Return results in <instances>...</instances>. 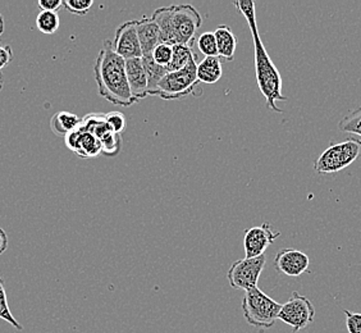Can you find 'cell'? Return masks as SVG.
I'll return each instance as SVG.
<instances>
[{
	"mask_svg": "<svg viewBox=\"0 0 361 333\" xmlns=\"http://www.w3.org/2000/svg\"><path fill=\"white\" fill-rule=\"evenodd\" d=\"M361 157V141L348 139L338 144L328 146L314 163V171L318 174H338Z\"/></svg>",
	"mask_w": 361,
	"mask_h": 333,
	"instance_id": "5b68a950",
	"label": "cell"
},
{
	"mask_svg": "<svg viewBox=\"0 0 361 333\" xmlns=\"http://www.w3.org/2000/svg\"><path fill=\"white\" fill-rule=\"evenodd\" d=\"M61 25L59 16L56 12H47L42 11L36 17V28L39 31L45 35H53L56 34Z\"/></svg>",
	"mask_w": 361,
	"mask_h": 333,
	"instance_id": "ffe728a7",
	"label": "cell"
},
{
	"mask_svg": "<svg viewBox=\"0 0 361 333\" xmlns=\"http://www.w3.org/2000/svg\"><path fill=\"white\" fill-rule=\"evenodd\" d=\"M153 20L160 31L161 42L169 45H190L202 28V14L191 4L158 8Z\"/></svg>",
	"mask_w": 361,
	"mask_h": 333,
	"instance_id": "3957f363",
	"label": "cell"
},
{
	"mask_svg": "<svg viewBox=\"0 0 361 333\" xmlns=\"http://www.w3.org/2000/svg\"><path fill=\"white\" fill-rule=\"evenodd\" d=\"M265 263H267L265 255L238 259L231 265L227 273L229 286L235 290H245V291L257 287V282L263 273Z\"/></svg>",
	"mask_w": 361,
	"mask_h": 333,
	"instance_id": "ba28073f",
	"label": "cell"
},
{
	"mask_svg": "<svg viewBox=\"0 0 361 333\" xmlns=\"http://www.w3.org/2000/svg\"><path fill=\"white\" fill-rule=\"evenodd\" d=\"M126 75L128 81V87L131 91L133 100L137 103L145 99L147 94V76H146L141 58L126 61Z\"/></svg>",
	"mask_w": 361,
	"mask_h": 333,
	"instance_id": "4fadbf2b",
	"label": "cell"
},
{
	"mask_svg": "<svg viewBox=\"0 0 361 333\" xmlns=\"http://www.w3.org/2000/svg\"><path fill=\"white\" fill-rule=\"evenodd\" d=\"M233 6L237 11L243 14L245 20L250 28L252 42H254V58H255V73H257V83L260 92L264 95L267 100V107L273 111L283 113L281 108H278L277 102H286L287 97L282 94V77L278 71L276 64L273 63L271 56L268 54L264 44L259 35L257 23V12H255V3L250 0H240L235 1Z\"/></svg>",
	"mask_w": 361,
	"mask_h": 333,
	"instance_id": "6da1fadb",
	"label": "cell"
},
{
	"mask_svg": "<svg viewBox=\"0 0 361 333\" xmlns=\"http://www.w3.org/2000/svg\"><path fill=\"white\" fill-rule=\"evenodd\" d=\"M3 86H4V83H3V77L0 75V92L3 90Z\"/></svg>",
	"mask_w": 361,
	"mask_h": 333,
	"instance_id": "1f68e13d",
	"label": "cell"
},
{
	"mask_svg": "<svg viewBox=\"0 0 361 333\" xmlns=\"http://www.w3.org/2000/svg\"><path fill=\"white\" fill-rule=\"evenodd\" d=\"M315 318V308L313 303L300 295L299 292L293 291L288 301L282 305L278 320H282L287 326L292 328V333L299 332L310 326Z\"/></svg>",
	"mask_w": 361,
	"mask_h": 333,
	"instance_id": "52a82bcc",
	"label": "cell"
},
{
	"mask_svg": "<svg viewBox=\"0 0 361 333\" xmlns=\"http://www.w3.org/2000/svg\"><path fill=\"white\" fill-rule=\"evenodd\" d=\"M194 61H197V56H195L192 48L190 45H173V54L172 61L168 64V72L183 70L188 64Z\"/></svg>",
	"mask_w": 361,
	"mask_h": 333,
	"instance_id": "d6986e66",
	"label": "cell"
},
{
	"mask_svg": "<svg viewBox=\"0 0 361 333\" xmlns=\"http://www.w3.org/2000/svg\"><path fill=\"white\" fill-rule=\"evenodd\" d=\"M81 121L78 116L71 111H59L56 116H53V119L50 121V128L58 136H67L71 132L77 130Z\"/></svg>",
	"mask_w": 361,
	"mask_h": 333,
	"instance_id": "e0dca14e",
	"label": "cell"
},
{
	"mask_svg": "<svg viewBox=\"0 0 361 333\" xmlns=\"http://www.w3.org/2000/svg\"><path fill=\"white\" fill-rule=\"evenodd\" d=\"M141 61H142V66H144V70H145L146 76H147V94L153 97L158 83L163 77L167 75L168 71L167 68H164V67H161L159 64L154 62L152 54L142 56Z\"/></svg>",
	"mask_w": 361,
	"mask_h": 333,
	"instance_id": "ac0fdd59",
	"label": "cell"
},
{
	"mask_svg": "<svg viewBox=\"0 0 361 333\" xmlns=\"http://www.w3.org/2000/svg\"><path fill=\"white\" fill-rule=\"evenodd\" d=\"M218 58L224 62H232L236 53L237 39L228 25H219L214 31Z\"/></svg>",
	"mask_w": 361,
	"mask_h": 333,
	"instance_id": "9a60e30c",
	"label": "cell"
},
{
	"mask_svg": "<svg viewBox=\"0 0 361 333\" xmlns=\"http://www.w3.org/2000/svg\"><path fill=\"white\" fill-rule=\"evenodd\" d=\"M66 145L81 158H91L102 153V144L97 136L81 127L66 136Z\"/></svg>",
	"mask_w": 361,
	"mask_h": 333,
	"instance_id": "7c38bea8",
	"label": "cell"
},
{
	"mask_svg": "<svg viewBox=\"0 0 361 333\" xmlns=\"http://www.w3.org/2000/svg\"><path fill=\"white\" fill-rule=\"evenodd\" d=\"M282 304L273 300L259 287L245 291L241 309L243 318L259 331L269 329L276 325Z\"/></svg>",
	"mask_w": 361,
	"mask_h": 333,
	"instance_id": "277c9868",
	"label": "cell"
},
{
	"mask_svg": "<svg viewBox=\"0 0 361 333\" xmlns=\"http://www.w3.org/2000/svg\"><path fill=\"white\" fill-rule=\"evenodd\" d=\"M137 34H139L140 47L142 56H149L161 42L160 31L158 25L152 18H142L137 23Z\"/></svg>",
	"mask_w": 361,
	"mask_h": 333,
	"instance_id": "5bb4252c",
	"label": "cell"
},
{
	"mask_svg": "<svg viewBox=\"0 0 361 333\" xmlns=\"http://www.w3.org/2000/svg\"><path fill=\"white\" fill-rule=\"evenodd\" d=\"M37 6L42 11L58 13V11L63 7V1L62 0H39Z\"/></svg>",
	"mask_w": 361,
	"mask_h": 333,
	"instance_id": "f1b7e54d",
	"label": "cell"
},
{
	"mask_svg": "<svg viewBox=\"0 0 361 333\" xmlns=\"http://www.w3.org/2000/svg\"><path fill=\"white\" fill-rule=\"evenodd\" d=\"M197 61L190 63L183 70L168 72L160 80L153 97H159L163 100H177L180 97L194 95L195 92H202L197 89Z\"/></svg>",
	"mask_w": 361,
	"mask_h": 333,
	"instance_id": "8992f818",
	"label": "cell"
},
{
	"mask_svg": "<svg viewBox=\"0 0 361 333\" xmlns=\"http://www.w3.org/2000/svg\"><path fill=\"white\" fill-rule=\"evenodd\" d=\"M94 6L92 0H63V7L70 13L76 16H85L89 13L91 7Z\"/></svg>",
	"mask_w": 361,
	"mask_h": 333,
	"instance_id": "d4e9b609",
	"label": "cell"
},
{
	"mask_svg": "<svg viewBox=\"0 0 361 333\" xmlns=\"http://www.w3.org/2000/svg\"><path fill=\"white\" fill-rule=\"evenodd\" d=\"M346 315V328L348 333H361V313L350 312L348 309L343 310Z\"/></svg>",
	"mask_w": 361,
	"mask_h": 333,
	"instance_id": "4316f807",
	"label": "cell"
},
{
	"mask_svg": "<svg viewBox=\"0 0 361 333\" xmlns=\"http://www.w3.org/2000/svg\"><path fill=\"white\" fill-rule=\"evenodd\" d=\"M105 121H106L108 126L111 127V131L117 133V135H121L122 131L125 130L126 125H127L125 116L119 111H111V113L105 114Z\"/></svg>",
	"mask_w": 361,
	"mask_h": 333,
	"instance_id": "484cf974",
	"label": "cell"
},
{
	"mask_svg": "<svg viewBox=\"0 0 361 333\" xmlns=\"http://www.w3.org/2000/svg\"><path fill=\"white\" fill-rule=\"evenodd\" d=\"M197 47L202 52V54L205 56H218V50H216V42L214 32L207 31L197 39Z\"/></svg>",
	"mask_w": 361,
	"mask_h": 333,
	"instance_id": "603a6c76",
	"label": "cell"
},
{
	"mask_svg": "<svg viewBox=\"0 0 361 333\" xmlns=\"http://www.w3.org/2000/svg\"><path fill=\"white\" fill-rule=\"evenodd\" d=\"M139 20L127 21L122 23L117 31L114 40L111 42L114 52L122 56L125 61L142 58V52L140 47L139 34H137Z\"/></svg>",
	"mask_w": 361,
	"mask_h": 333,
	"instance_id": "9c48e42d",
	"label": "cell"
},
{
	"mask_svg": "<svg viewBox=\"0 0 361 333\" xmlns=\"http://www.w3.org/2000/svg\"><path fill=\"white\" fill-rule=\"evenodd\" d=\"M13 59V50L9 45L0 44V71L4 70Z\"/></svg>",
	"mask_w": 361,
	"mask_h": 333,
	"instance_id": "83f0119b",
	"label": "cell"
},
{
	"mask_svg": "<svg viewBox=\"0 0 361 333\" xmlns=\"http://www.w3.org/2000/svg\"><path fill=\"white\" fill-rule=\"evenodd\" d=\"M197 80L199 83H216L223 76L222 61L218 56H205L197 63Z\"/></svg>",
	"mask_w": 361,
	"mask_h": 333,
	"instance_id": "2e32d148",
	"label": "cell"
},
{
	"mask_svg": "<svg viewBox=\"0 0 361 333\" xmlns=\"http://www.w3.org/2000/svg\"><path fill=\"white\" fill-rule=\"evenodd\" d=\"M94 75L97 92L106 102L125 108L136 103L128 87L126 61L114 52L111 40H105L104 47L99 52Z\"/></svg>",
	"mask_w": 361,
	"mask_h": 333,
	"instance_id": "7a4b0ae2",
	"label": "cell"
},
{
	"mask_svg": "<svg viewBox=\"0 0 361 333\" xmlns=\"http://www.w3.org/2000/svg\"><path fill=\"white\" fill-rule=\"evenodd\" d=\"M172 54H173V45L160 42L159 45L154 49L152 58L157 64L167 68L168 64L172 61Z\"/></svg>",
	"mask_w": 361,
	"mask_h": 333,
	"instance_id": "cb8c5ba5",
	"label": "cell"
},
{
	"mask_svg": "<svg viewBox=\"0 0 361 333\" xmlns=\"http://www.w3.org/2000/svg\"><path fill=\"white\" fill-rule=\"evenodd\" d=\"M281 236L277 231H273L269 223L251 227L245 232L243 249L245 258H257L265 255V251L271 243Z\"/></svg>",
	"mask_w": 361,
	"mask_h": 333,
	"instance_id": "30bf717a",
	"label": "cell"
},
{
	"mask_svg": "<svg viewBox=\"0 0 361 333\" xmlns=\"http://www.w3.org/2000/svg\"><path fill=\"white\" fill-rule=\"evenodd\" d=\"M309 265L310 259L305 253L291 248L281 250L274 259L276 270L287 277L302 276L309 270Z\"/></svg>",
	"mask_w": 361,
	"mask_h": 333,
	"instance_id": "8fae6325",
	"label": "cell"
},
{
	"mask_svg": "<svg viewBox=\"0 0 361 333\" xmlns=\"http://www.w3.org/2000/svg\"><path fill=\"white\" fill-rule=\"evenodd\" d=\"M0 320H6L11 326H13L17 331H22L23 326L18 320H16L11 312V308L8 304L7 291L4 286V279L0 277Z\"/></svg>",
	"mask_w": 361,
	"mask_h": 333,
	"instance_id": "7402d4cb",
	"label": "cell"
},
{
	"mask_svg": "<svg viewBox=\"0 0 361 333\" xmlns=\"http://www.w3.org/2000/svg\"><path fill=\"white\" fill-rule=\"evenodd\" d=\"M8 249V236L7 232L3 229H0V255L6 253Z\"/></svg>",
	"mask_w": 361,
	"mask_h": 333,
	"instance_id": "f546056e",
	"label": "cell"
},
{
	"mask_svg": "<svg viewBox=\"0 0 361 333\" xmlns=\"http://www.w3.org/2000/svg\"><path fill=\"white\" fill-rule=\"evenodd\" d=\"M341 131L356 135L361 139V107L350 111L338 123Z\"/></svg>",
	"mask_w": 361,
	"mask_h": 333,
	"instance_id": "44dd1931",
	"label": "cell"
},
{
	"mask_svg": "<svg viewBox=\"0 0 361 333\" xmlns=\"http://www.w3.org/2000/svg\"><path fill=\"white\" fill-rule=\"evenodd\" d=\"M4 32V18H3V14L0 13V36L3 35Z\"/></svg>",
	"mask_w": 361,
	"mask_h": 333,
	"instance_id": "4dcf8cb0",
	"label": "cell"
}]
</instances>
